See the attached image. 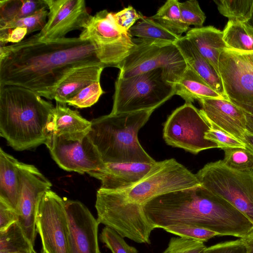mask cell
<instances>
[{
  "mask_svg": "<svg viewBox=\"0 0 253 253\" xmlns=\"http://www.w3.org/2000/svg\"><path fill=\"white\" fill-rule=\"evenodd\" d=\"M166 231L182 238L197 240L204 243L220 235L214 231L195 225L178 223L163 228Z\"/></svg>",
  "mask_w": 253,
  "mask_h": 253,
  "instance_id": "obj_33",
  "label": "cell"
},
{
  "mask_svg": "<svg viewBox=\"0 0 253 253\" xmlns=\"http://www.w3.org/2000/svg\"><path fill=\"white\" fill-rule=\"evenodd\" d=\"M103 93L100 82H95L82 89L70 98L67 104L78 108L89 107L96 103Z\"/></svg>",
  "mask_w": 253,
  "mask_h": 253,
  "instance_id": "obj_35",
  "label": "cell"
},
{
  "mask_svg": "<svg viewBox=\"0 0 253 253\" xmlns=\"http://www.w3.org/2000/svg\"><path fill=\"white\" fill-rule=\"evenodd\" d=\"M246 23L253 28V11L251 18L247 22H246Z\"/></svg>",
  "mask_w": 253,
  "mask_h": 253,
  "instance_id": "obj_46",
  "label": "cell"
},
{
  "mask_svg": "<svg viewBox=\"0 0 253 253\" xmlns=\"http://www.w3.org/2000/svg\"><path fill=\"white\" fill-rule=\"evenodd\" d=\"M79 38L92 42L100 62L105 67L118 68L136 45L129 33L117 26L113 13L106 9L91 16Z\"/></svg>",
  "mask_w": 253,
  "mask_h": 253,
  "instance_id": "obj_10",
  "label": "cell"
},
{
  "mask_svg": "<svg viewBox=\"0 0 253 253\" xmlns=\"http://www.w3.org/2000/svg\"><path fill=\"white\" fill-rule=\"evenodd\" d=\"M47 8L45 0H1L0 24L30 16Z\"/></svg>",
  "mask_w": 253,
  "mask_h": 253,
  "instance_id": "obj_28",
  "label": "cell"
},
{
  "mask_svg": "<svg viewBox=\"0 0 253 253\" xmlns=\"http://www.w3.org/2000/svg\"><path fill=\"white\" fill-rule=\"evenodd\" d=\"M91 65L104 66L92 42L79 37L42 41L36 34L0 46V86L25 88L53 100L57 88L73 70Z\"/></svg>",
  "mask_w": 253,
  "mask_h": 253,
  "instance_id": "obj_1",
  "label": "cell"
},
{
  "mask_svg": "<svg viewBox=\"0 0 253 253\" xmlns=\"http://www.w3.org/2000/svg\"><path fill=\"white\" fill-rule=\"evenodd\" d=\"M200 186L196 174L174 159H170L156 162L139 182L121 191L128 201L144 208L157 196Z\"/></svg>",
  "mask_w": 253,
  "mask_h": 253,
  "instance_id": "obj_9",
  "label": "cell"
},
{
  "mask_svg": "<svg viewBox=\"0 0 253 253\" xmlns=\"http://www.w3.org/2000/svg\"><path fill=\"white\" fill-rule=\"evenodd\" d=\"M91 125V121L84 118L78 111L71 109L65 104L56 102L50 124V134H88Z\"/></svg>",
  "mask_w": 253,
  "mask_h": 253,
  "instance_id": "obj_26",
  "label": "cell"
},
{
  "mask_svg": "<svg viewBox=\"0 0 253 253\" xmlns=\"http://www.w3.org/2000/svg\"><path fill=\"white\" fill-rule=\"evenodd\" d=\"M136 45L118 66V77L127 79L161 69L166 81L172 86L187 68L186 63L174 43L156 42L133 38Z\"/></svg>",
  "mask_w": 253,
  "mask_h": 253,
  "instance_id": "obj_8",
  "label": "cell"
},
{
  "mask_svg": "<svg viewBox=\"0 0 253 253\" xmlns=\"http://www.w3.org/2000/svg\"><path fill=\"white\" fill-rule=\"evenodd\" d=\"M154 164L135 162L104 163L101 169L89 172L88 174L101 181L100 189L121 191L129 188L139 182L150 171Z\"/></svg>",
  "mask_w": 253,
  "mask_h": 253,
  "instance_id": "obj_19",
  "label": "cell"
},
{
  "mask_svg": "<svg viewBox=\"0 0 253 253\" xmlns=\"http://www.w3.org/2000/svg\"><path fill=\"white\" fill-rule=\"evenodd\" d=\"M144 16L138 13L132 6H128L118 12L113 13V17L117 26L123 31L129 32L135 22L142 19Z\"/></svg>",
  "mask_w": 253,
  "mask_h": 253,
  "instance_id": "obj_40",
  "label": "cell"
},
{
  "mask_svg": "<svg viewBox=\"0 0 253 253\" xmlns=\"http://www.w3.org/2000/svg\"><path fill=\"white\" fill-rule=\"evenodd\" d=\"M36 253L17 222L0 233V253Z\"/></svg>",
  "mask_w": 253,
  "mask_h": 253,
  "instance_id": "obj_31",
  "label": "cell"
},
{
  "mask_svg": "<svg viewBox=\"0 0 253 253\" xmlns=\"http://www.w3.org/2000/svg\"><path fill=\"white\" fill-rule=\"evenodd\" d=\"M99 239L112 253H138L135 248L128 245L123 237L108 226L102 229Z\"/></svg>",
  "mask_w": 253,
  "mask_h": 253,
  "instance_id": "obj_36",
  "label": "cell"
},
{
  "mask_svg": "<svg viewBox=\"0 0 253 253\" xmlns=\"http://www.w3.org/2000/svg\"><path fill=\"white\" fill-rule=\"evenodd\" d=\"M223 31L228 48L240 51H253V28L246 23L229 21Z\"/></svg>",
  "mask_w": 253,
  "mask_h": 253,
  "instance_id": "obj_29",
  "label": "cell"
},
{
  "mask_svg": "<svg viewBox=\"0 0 253 253\" xmlns=\"http://www.w3.org/2000/svg\"><path fill=\"white\" fill-rule=\"evenodd\" d=\"M179 6L182 20L184 24L190 27H203L206 16L196 0H189L179 2Z\"/></svg>",
  "mask_w": 253,
  "mask_h": 253,
  "instance_id": "obj_37",
  "label": "cell"
},
{
  "mask_svg": "<svg viewBox=\"0 0 253 253\" xmlns=\"http://www.w3.org/2000/svg\"><path fill=\"white\" fill-rule=\"evenodd\" d=\"M64 199L68 222L67 253H100L97 219L81 202Z\"/></svg>",
  "mask_w": 253,
  "mask_h": 253,
  "instance_id": "obj_17",
  "label": "cell"
},
{
  "mask_svg": "<svg viewBox=\"0 0 253 253\" xmlns=\"http://www.w3.org/2000/svg\"><path fill=\"white\" fill-rule=\"evenodd\" d=\"M173 87L175 95L180 96L185 103H192L196 100L201 99H225L187 65Z\"/></svg>",
  "mask_w": 253,
  "mask_h": 253,
  "instance_id": "obj_25",
  "label": "cell"
},
{
  "mask_svg": "<svg viewBox=\"0 0 253 253\" xmlns=\"http://www.w3.org/2000/svg\"><path fill=\"white\" fill-rule=\"evenodd\" d=\"M18 220L17 212L0 200V233L6 231Z\"/></svg>",
  "mask_w": 253,
  "mask_h": 253,
  "instance_id": "obj_42",
  "label": "cell"
},
{
  "mask_svg": "<svg viewBox=\"0 0 253 253\" xmlns=\"http://www.w3.org/2000/svg\"><path fill=\"white\" fill-rule=\"evenodd\" d=\"M201 253H247L244 239L219 242L206 247Z\"/></svg>",
  "mask_w": 253,
  "mask_h": 253,
  "instance_id": "obj_41",
  "label": "cell"
},
{
  "mask_svg": "<svg viewBox=\"0 0 253 253\" xmlns=\"http://www.w3.org/2000/svg\"></svg>",
  "mask_w": 253,
  "mask_h": 253,
  "instance_id": "obj_48",
  "label": "cell"
},
{
  "mask_svg": "<svg viewBox=\"0 0 253 253\" xmlns=\"http://www.w3.org/2000/svg\"><path fill=\"white\" fill-rule=\"evenodd\" d=\"M218 72L230 100H253V51L224 49L219 58Z\"/></svg>",
  "mask_w": 253,
  "mask_h": 253,
  "instance_id": "obj_14",
  "label": "cell"
},
{
  "mask_svg": "<svg viewBox=\"0 0 253 253\" xmlns=\"http://www.w3.org/2000/svg\"><path fill=\"white\" fill-rule=\"evenodd\" d=\"M48 13L45 9L30 16L0 24V46L8 42L18 43L29 34L41 31L46 23Z\"/></svg>",
  "mask_w": 253,
  "mask_h": 253,
  "instance_id": "obj_24",
  "label": "cell"
},
{
  "mask_svg": "<svg viewBox=\"0 0 253 253\" xmlns=\"http://www.w3.org/2000/svg\"><path fill=\"white\" fill-rule=\"evenodd\" d=\"M129 33L133 38L156 42L174 43L182 37L172 33L150 17L145 16L130 28Z\"/></svg>",
  "mask_w": 253,
  "mask_h": 253,
  "instance_id": "obj_27",
  "label": "cell"
},
{
  "mask_svg": "<svg viewBox=\"0 0 253 253\" xmlns=\"http://www.w3.org/2000/svg\"><path fill=\"white\" fill-rule=\"evenodd\" d=\"M95 207L99 224L113 229L123 238L138 243L151 244L150 235L155 228L144 208L128 201L121 191L99 188Z\"/></svg>",
  "mask_w": 253,
  "mask_h": 253,
  "instance_id": "obj_6",
  "label": "cell"
},
{
  "mask_svg": "<svg viewBox=\"0 0 253 253\" xmlns=\"http://www.w3.org/2000/svg\"><path fill=\"white\" fill-rule=\"evenodd\" d=\"M247 253H253V233L244 239Z\"/></svg>",
  "mask_w": 253,
  "mask_h": 253,
  "instance_id": "obj_45",
  "label": "cell"
},
{
  "mask_svg": "<svg viewBox=\"0 0 253 253\" xmlns=\"http://www.w3.org/2000/svg\"><path fill=\"white\" fill-rule=\"evenodd\" d=\"M200 111L209 124L243 142L246 133V118L243 110L230 100L217 98L198 100Z\"/></svg>",
  "mask_w": 253,
  "mask_h": 253,
  "instance_id": "obj_18",
  "label": "cell"
},
{
  "mask_svg": "<svg viewBox=\"0 0 253 253\" xmlns=\"http://www.w3.org/2000/svg\"><path fill=\"white\" fill-rule=\"evenodd\" d=\"M48 13L47 21L37 35L42 41L65 38L69 32L83 30L91 15L84 0H45Z\"/></svg>",
  "mask_w": 253,
  "mask_h": 253,
  "instance_id": "obj_16",
  "label": "cell"
},
{
  "mask_svg": "<svg viewBox=\"0 0 253 253\" xmlns=\"http://www.w3.org/2000/svg\"><path fill=\"white\" fill-rule=\"evenodd\" d=\"M206 247L204 243L200 241L173 237L163 253H201Z\"/></svg>",
  "mask_w": 253,
  "mask_h": 253,
  "instance_id": "obj_38",
  "label": "cell"
},
{
  "mask_svg": "<svg viewBox=\"0 0 253 253\" xmlns=\"http://www.w3.org/2000/svg\"><path fill=\"white\" fill-rule=\"evenodd\" d=\"M252 170H253V169H252Z\"/></svg>",
  "mask_w": 253,
  "mask_h": 253,
  "instance_id": "obj_47",
  "label": "cell"
},
{
  "mask_svg": "<svg viewBox=\"0 0 253 253\" xmlns=\"http://www.w3.org/2000/svg\"><path fill=\"white\" fill-rule=\"evenodd\" d=\"M36 230L40 236L42 253H67L68 222L64 198L51 190L39 199Z\"/></svg>",
  "mask_w": 253,
  "mask_h": 253,
  "instance_id": "obj_12",
  "label": "cell"
},
{
  "mask_svg": "<svg viewBox=\"0 0 253 253\" xmlns=\"http://www.w3.org/2000/svg\"><path fill=\"white\" fill-rule=\"evenodd\" d=\"M219 13L229 21L246 23L253 11V0H214Z\"/></svg>",
  "mask_w": 253,
  "mask_h": 253,
  "instance_id": "obj_32",
  "label": "cell"
},
{
  "mask_svg": "<svg viewBox=\"0 0 253 253\" xmlns=\"http://www.w3.org/2000/svg\"><path fill=\"white\" fill-rule=\"evenodd\" d=\"M55 107L25 88L0 86V134L17 151L46 143Z\"/></svg>",
  "mask_w": 253,
  "mask_h": 253,
  "instance_id": "obj_3",
  "label": "cell"
},
{
  "mask_svg": "<svg viewBox=\"0 0 253 253\" xmlns=\"http://www.w3.org/2000/svg\"><path fill=\"white\" fill-rule=\"evenodd\" d=\"M241 108L246 118V132L253 135V100L237 101L230 100Z\"/></svg>",
  "mask_w": 253,
  "mask_h": 253,
  "instance_id": "obj_43",
  "label": "cell"
},
{
  "mask_svg": "<svg viewBox=\"0 0 253 253\" xmlns=\"http://www.w3.org/2000/svg\"><path fill=\"white\" fill-rule=\"evenodd\" d=\"M20 162L0 149V200L17 213L21 188Z\"/></svg>",
  "mask_w": 253,
  "mask_h": 253,
  "instance_id": "obj_22",
  "label": "cell"
},
{
  "mask_svg": "<svg viewBox=\"0 0 253 253\" xmlns=\"http://www.w3.org/2000/svg\"><path fill=\"white\" fill-rule=\"evenodd\" d=\"M45 144L54 161L66 171L88 173L104 164L87 134H50Z\"/></svg>",
  "mask_w": 253,
  "mask_h": 253,
  "instance_id": "obj_13",
  "label": "cell"
},
{
  "mask_svg": "<svg viewBox=\"0 0 253 253\" xmlns=\"http://www.w3.org/2000/svg\"><path fill=\"white\" fill-rule=\"evenodd\" d=\"M243 142L246 147L253 154V135L246 133Z\"/></svg>",
  "mask_w": 253,
  "mask_h": 253,
  "instance_id": "obj_44",
  "label": "cell"
},
{
  "mask_svg": "<svg viewBox=\"0 0 253 253\" xmlns=\"http://www.w3.org/2000/svg\"><path fill=\"white\" fill-rule=\"evenodd\" d=\"M100 253H101V252Z\"/></svg>",
  "mask_w": 253,
  "mask_h": 253,
  "instance_id": "obj_49",
  "label": "cell"
},
{
  "mask_svg": "<svg viewBox=\"0 0 253 253\" xmlns=\"http://www.w3.org/2000/svg\"><path fill=\"white\" fill-rule=\"evenodd\" d=\"M105 68L99 65H85L73 70L56 89L53 99L67 104V101L86 86L100 82L101 73Z\"/></svg>",
  "mask_w": 253,
  "mask_h": 253,
  "instance_id": "obj_23",
  "label": "cell"
},
{
  "mask_svg": "<svg viewBox=\"0 0 253 253\" xmlns=\"http://www.w3.org/2000/svg\"><path fill=\"white\" fill-rule=\"evenodd\" d=\"M178 0H168L150 18L172 33L181 36L190 27L182 20Z\"/></svg>",
  "mask_w": 253,
  "mask_h": 253,
  "instance_id": "obj_30",
  "label": "cell"
},
{
  "mask_svg": "<svg viewBox=\"0 0 253 253\" xmlns=\"http://www.w3.org/2000/svg\"><path fill=\"white\" fill-rule=\"evenodd\" d=\"M175 95L161 69L127 79L118 77L115 84L111 114L155 110Z\"/></svg>",
  "mask_w": 253,
  "mask_h": 253,
  "instance_id": "obj_5",
  "label": "cell"
},
{
  "mask_svg": "<svg viewBox=\"0 0 253 253\" xmlns=\"http://www.w3.org/2000/svg\"><path fill=\"white\" fill-rule=\"evenodd\" d=\"M174 44L181 53L187 65L191 67L225 99L229 100L225 92L219 73L199 52L187 38L185 36L181 37Z\"/></svg>",
  "mask_w": 253,
  "mask_h": 253,
  "instance_id": "obj_21",
  "label": "cell"
},
{
  "mask_svg": "<svg viewBox=\"0 0 253 253\" xmlns=\"http://www.w3.org/2000/svg\"><path fill=\"white\" fill-rule=\"evenodd\" d=\"M223 150V161L228 167L240 170L252 169L253 154L246 147L228 148Z\"/></svg>",
  "mask_w": 253,
  "mask_h": 253,
  "instance_id": "obj_34",
  "label": "cell"
},
{
  "mask_svg": "<svg viewBox=\"0 0 253 253\" xmlns=\"http://www.w3.org/2000/svg\"><path fill=\"white\" fill-rule=\"evenodd\" d=\"M210 125L209 129L205 134V138L215 143L218 148L223 150L228 148H245L243 142L224 130Z\"/></svg>",
  "mask_w": 253,
  "mask_h": 253,
  "instance_id": "obj_39",
  "label": "cell"
},
{
  "mask_svg": "<svg viewBox=\"0 0 253 253\" xmlns=\"http://www.w3.org/2000/svg\"><path fill=\"white\" fill-rule=\"evenodd\" d=\"M154 111L110 113L91 121L87 135L104 163L156 162L143 149L138 139L139 130Z\"/></svg>",
  "mask_w": 253,
  "mask_h": 253,
  "instance_id": "obj_4",
  "label": "cell"
},
{
  "mask_svg": "<svg viewBox=\"0 0 253 253\" xmlns=\"http://www.w3.org/2000/svg\"><path fill=\"white\" fill-rule=\"evenodd\" d=\"M196 175L202 187L229 203L253 223L252 169H235L218 160L206 164Z\"/></svg>",
  "mask_w": 253,
  "mask_h": 253,
  "instance_id": "obj_7",
  "label": "cell"
},
{
  "mask_svg": "<svg viewBox=\"0 0 253 253\" xmlns=\"http://www.w3.org/2000/svg\"><path fill=\"white\" fill-rule=\"evenodd\" d=\"M19 167L21 188L17 223L34 247L37 203L44 193L51 190L52 184L34 165L20 162Z\"/></svg>",
  "mask_w": 253,
  "mask_h": 253,
  "instance_id": "obj_15",
  "label": "cell"
},
{
  "mask_svg": "<svg viewBox=\"0 0 253 253\" xmlns=\"http://www.w3.org/2000/svg\"><path fill=\"white\" fill-rule=\"evenodd\" d=\"M210 125L200 110L185 103L174 110L164 124L163 138L167 144L182 148L194 154L218 148L212 141L205 138Z\"/></svg>",
  "mask_w": 253,
  "mask_h": 253,
  "instance_id": "obj_11",
  "label": "cell"
},
{
  "mask_svg": "<svg viewBox=\"0 0 253 253\" xmlns=\"http://www.w3.org/2000/svg\"><path fill=\"white\" fill-rule=\"evenodd\" d=\"M223 36V31L208 26L191 28L185 36L219 73L220 55L224 49L228 48Z\"/></svg>",
  "mask_w": 253,
  "mask_h": 253,
  "instance_id": "obj_20",
  "label": "cell"
},
{
  "mask_svg": "<svg viewBox=\"0 0 253 253\" xmlns=\"http://www.w3.org/2000/svg\"><path fill=\"white\" fill-rule=\"evenodd\" d=\"M144 209L155 228L184 223L205 228L220 236L242 239L253 229L246 216L201 186L157 196L147 203Z\"/></svg>",
  "mask_w": 253,
  "mask_h": 253,
  "instance_id": "obj_2",
  "label": "cell"
}]
</instances>
